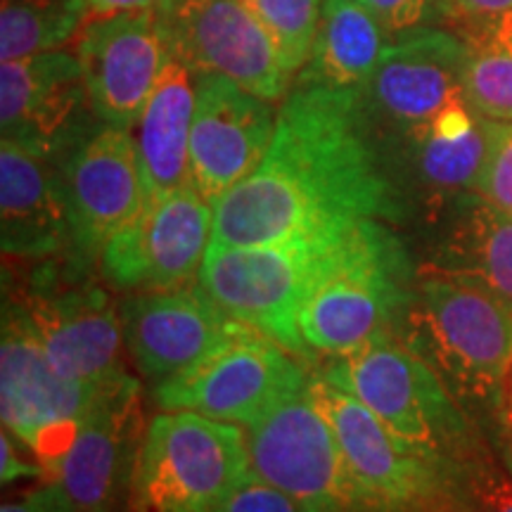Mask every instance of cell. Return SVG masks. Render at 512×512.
<instances>
[{"mask_svg": "<svg viewBox=\"0 0 512 512\" xmlns=\"http://www.w3.org/2000/svg\"><path fill=\"white\" fill-rule=\"evenodd\" d=\"M358 88L294 86L271 150L214 204L211 245L259 247L401 216L392 157Z\"/></svg>", "mask_w": 512, "mask_h": 512, "instance_id": "6da1fadb", "label": "cell"}, {"mask_svg": "<svg viewBox=\"0 0 512 512\" xmlns=\"http://www.w3.org/2000/svg\"><path fill=\"white\" fill-rule=\"evenodd\" d=\"M413 275L408 249L387 221L358 223L299 313L306 349L337 358L403 337L418 285Z\"/></svg>", "mask_w": 512, "mask_h": 512, "instance_id": "7a4b0ae2", "label": "cell"}, {"mask_svg": "<svg viewBox=\"0 0 512 512\" xmlns=\"http://www.w3.org/2000/svg\"><path fill=\"white\" fill-rule=\"evenodd\" d=\"M320 375L361 401L403 446L475 479L486 472L475 430L456 396L401 337L332 358Z\"/></svg>", "mask_w": 512, "mask_h": 512, "instance_id": "3957f363", "label": "cell"}, {"mask_svg": "<svg viewBox=\"0 0 512 512\" xmlns=\"http://www.w3.org/2000/svg\"><path fill=\"white\" fill-rule=\"evenodd\" d=\"M403 342L437 370L458 401L505 403L512 375V306L465 278L427 271L415 285Z\"/></svg>", "mask_w": 512, "mask_h": 512, "instance_id": "277c9868", "label": "cell"}, {"mask_svg": "<svg viewBox=\"0 0 512 512\" xmlns=\"http://www.w3.org/2000/svg\"><path fill=\"white\" fill-rule=\"evenodd\" d=\"M311 392L337 434L363 512H477L475 477L403 446L320 373L311 375Z\"/></svg>", "mask_w": 512, "mask_h": 512, "instance_id": "5b68a950", "label": "cell"}, {"mask_svg": "<svg viewBox=\"0 0 512 512\" xmlns=\"http://www.w3.org/2000/svg\"><path fill=\"white\" fill-rule=\"evenodd\" d=\"M349 230L278 245H209L197 285L228 316L259 330L292 356L306 358L311 351L299 330V313Z\"/></svg>", "mask_w": 512, "mask_h": 512, "instance_id": "8992f818", "label": "cell"}, {"mask_svg": "<svg viewBox=\"0 0 512 512\" xmlns=\"http://www.w3.org/2000/svg\"><path fill=\"white\" fill-rule=\"evenodd\" d=\"M252 472L240 427L195 411L159 413L140 446L128 512H214Z\"/></svg>", "mask_w": 512, "mask_h": 512, "instance_id": "52a82bcc", "label": "cell"}, {"mask_svg": "<svg viewBox=\"0 0 512 512\" xmlns=\"http://www.w3.org/2000/svg\"><path fill=\"white\" fill-rule=\"evenodd\" d=\"M110 382H74L62 377L50 366L41 342L22 316L5 306L0 342L3 425L34 453L46 470V479L55 477L83 418L93 411Z\"/></svg>", "mask_w": 512, "mask_h": 512, "instance_id": "ba28073f", "label": "cell"}, {"mask_svg": "<svg viewBox=\"0 0 512 512\" xmlns=\"http://www.w3.org/2000/svg\"><path fill=\"white\" fill-rule=\"evenodd\" d=\"M252 470L304 512H363L311 377L247 427Z\"/></svg>", "mask_w": 512, "mask_h": 512, "instance_id": "9c48e42d", "label": "cell"}, {"mask_svg": "<svg viewBox=\"0 0 512 512\" xmlns=\"http://www.w3.org/2000/svg\"><path fill=\"white\" fill-rule=\"evenodd\" d=\"M60 266L36 268L24 292H5V306L22 316L50 366L74 382H107L121 368L124 328L110 294L98 285L60 278Z\"/></svg>", "mask_w": 512, "mask_h": 512, "instance_id": "30bf717a", "label": "cell"}, {"mask_svg": "<svg viewBox=\"0 0 512 512\" xmlns=\"http://www.w3.org/2000/svg\"><path fill=\"white\" fill-rule=\"evenodd\" d=\"M306 382L309 375L290 351L247 325L207 361L155 384L152 396L162 411H195L249 427Z\"/></svg>", "mask_w": 512, "mask_h": 512, "instance_id": "8fae6325", "label": "cell"}, {"mask_svg": "<svg viewBox=\"0 0 512 512\" xmlns=\"http://www.w3.org/2000/svg\"><path fill=\"white\" fill-rule=\"evenodd\" d=\"M57 181L72 230V249L79 256L102 252L150 202L138 140L131 131L102 121L88 126L62 152Z\"/></svg>", "mask_w": 512, "mask_h": 512, "instance_id": "7c38bea8", "label": "cell"}, {"mask_svg": "<svg viewBox=\"0 0 512 512\" xmlns=\"http://www.w3.org/2000/svg\"><path fill=\"white\" fill-rule=\"evenodd\" d=\"M171 53L192 74H219L268 102L283 100L287 74L249 0H169L162 5Z\"/></svg>", "mask_w": 512, "mask_h": 512, "instance_id": "4fadbf2b", "label": "cell"}, {"mask_svg": "<svg viewBox=\"0 0 512 512\" xmlns=\"http://www.w3.org/2000/svg\"><path fill=\"white\" fill-rule=\"evenodd\" d=\"M214 233V207L192 183L119 230L100 252L102 275L119 290L157 292L190 285L200 275Z\"/></svg>", "mask_w": 512, "mask_h": 512, "instance_id": "5bb4252c", "label": "cell"}, {"mask_svg": "<svg viewBox=\"0 0 512 512\" xmlns=\"http://www.w3.org/2000/svg\"><path fill=\"white\" fill-rule=\"evenodd\" d=\"M95 119L131 131L171 57L162 10L88 17L76 41Z\"/></svg>", "mask_w": 512, "mask_h": 512, "instance_id": "9a60e30c", "label": "cell"}, {"mask_svg": "<svg viewBox=\"0 0 512 512\" xmlns=\"http://www.w3.org/2000/svg\"><path fill=\"white\" fill-rule=\"evenodd\" d=\"M145 432L143 389L126 373L107 384L48 482H57L74 512H128Z\"/></svg>", "mask_w": 512, "mask_h": 512, "instance_id": "2e32d148", "label": "cell"}, {"mask_svg": "<svg viewBox=\"0 0 512 512\" xmlns=\"http://www.w3.org/2000/svg\"><path fill=\"white\" fill-rule=\"evenodd\" d=\"M119 313L128 354L155 384L207 361L247 328L200 285L136 292Z\"/></svg>", "mask_w": 512, "mask_h": 512, "instance_id": "e0dca14e", "label": "cell"}, {"mask_svg": "<svg viewBox=\"0 0 512 512\" xmlns=\"http://www.w3.org/2000/svg\"><path fill=\"white\" fill-rule=\"evenodd\" d=\"M467 41L441 29L415 27L389 38L375 74L361 91L377 128L411 131L465 98Z\"/></svg>", "mask_w": 512, "mask_h": 512, "instance_id": "ac0fdd59", "label": "cell"}, {"mask_svg": "<svg viewBox=\"0 0 512 512\" xmlns=\"http://www.w3.org/2000/svg\"><path fill=\"white\" fill-rule=\"evenodd\" d=\"M271 102L219 74L197 76L190 183L211 207L264 162L275 136Z\"/></svg>", "mask_w": 512, "mask_h": 512, "instance_id": "d6986e66", "label": "cell"}, {"mask_svg": "<svg viewBox=\"0 0 512 512\" xmlns=\"http://www.w3.org/2000/svg\"><path fill=\"white\" fill-rule=\"evenodd\" d=\"M86 81L76 55L53 50L0 67V126L41 157H60L86 131Z\"/></svg>", "mask_w": 512, "mask_h": 512, "instance_id": "ffe728a7", "label": "cell"}, {"mask_svg": "<svg viewBox=\"0 0 512 512\" xmlns=\"http://www.w3.org/2000/svg\"><path fill=\"white\" fill-rule=\"evenodd\" d=\"M0 226L5 259L41 261L72 245L57 174L46 157L10 138L0 143Z\"/></svg>", "mask_w": 512, "mask_h": 512, "instance_id": "44dd1931", "label": "cell"}, {"mask_svg": "<svg viewBox=\"0 0 512 512\" xmlns=\"http://www.w3.org/2000/svg\"><path fill=\"white\" fill-rule=\"evenodd\" d=\"M430 273L486 287L512 306V214L479 192L448 200V219Z\"/></svg>", "mask_w": 512, "mask_h": 512, "instance_id": "7402d4cb", "label": "cell"}, {"mask_svg": "<svg viewBox=\"0 0 512 512\" xmlns=\"http://www.w3.org/2000/svg\"><path fill=\"white\" fill-rule=\"evenodd\" d=\"M399 136V157L408 164L415 181L432 195L456 197L477 192L486 145V121L460 98L446 105L427 124Z\"/></svg>", "mask_w": 512, "mask_h": 512, "instance_id": "603a6c76", "label": "cell"}, {"mask_svg": "<svg viewBox=\"0 0 512 512\" xmlns=\"http://www.w3.org/2000/svg\"><path fill=\"white\" fill-rule=\"evenodd\" d=\"M195 100L197 76L171 53L138 121V152L150 202L162 200L169 192L190 183Z\"/></svg>", "mask_w": 512, "mask_h": 512, "instance_id": "cb8c5ba5", "label": "cell"}, {"mask_svg": "<svg viewBox=\"0 0 512 512\" xmlns=\"http://www.w3.org/2000/svg\"><path fill=\"white\" fill-rule=\"evenodd\" d=\"M392 36L358 0H323L316 41L297 86L363 88Z\"/></svg>", "mask_w": 512, "mask_h": 512, "instance_id": "d4e9b609", "label": "cell"}, {"mask_svg": "<svg viewBox=\"0 0 512 512\" xmlns=\"http://www.w3.org/2000/svg\"><path fill=\"white\" fill-rule=\"evenodd\" d=\"M83 0H3L0 57L24 60L67 46L86 24Z\"/></svg>", "mask_w": 512, "mask_h": 512, "instance_id": "484cf974", "label": "cell"}, {"mask_svg": "<svg viewBox=\"0 0 512 512\" xmlns=\"http://www.w3.org/2000/svg\"><path fill=\"white\" fill-rule=\"evenodd\" d=\"M254 15L273 38L287 74H299L309 62L323 0H249Z\"/></svg>", "mask_w": 512, "mask_h": 512, "instance_id": "4316f807", "label": "cell"}, {"mask_svg": "<svg viewBox=\"0 0 512 512\" xmlns=\"http://www.w3.org/2000/svg\"><path fill=\"white\" fill-rule=\"evenodd\" d=\"M463 93L479 117L512 121V55L489 43L467 41Z\"/></svg>", "mask_w": 512, "mask_h": 512, "instance_id": "83f0119b", "label": "cell"}, {"mask_svg": "<svg viewBox=\"0 0 512 512\" xmlns=\"http://www.w3.org/2000/svg\"><path fill=\"white\" fill-rule=\"evenodd\" d=\"M484 121L489 145L477 192L484 200L512 214V121Z\"/></svg>", "mask_w": 512, "mask_h": 512, "instance_id": "f1b7e54d", "label": "cell"}, {"mask_svg": "<svg viewBox=\"0 0 512 512\" xmlns=\"http://www.w3.org/2000/svg\"><path fill=\"white\" fill-rule=\"evenodd\" d=\"M214 512H304L290 496L252 472Z\"/></svg>", "mask_w": 512, "mask_h": 512, "instance_id": "f546056e", "label": "cell"}, {"mask_svg": "<svg viewBox=\"0 0 512 512\" xmlns=\"http://www.w3.org/2000/svg\"><path fill=\"white\" fill-rule=\"evenodd\" d=\"M368 12H373L377 22L382 24L389 34H401V31L422 27L434 0H358Z\"/></svg>", "mask_w": 512, "mask_h": 512, "instance_id": "4dcf8cb0", "label": "cell"}, {"mask_svg": "<svg viewBox=\"0 0 512 512\" xmlns=\"http://www.w3.org/2000/svg\"><path fill=\"white\" fill-rule=\"evenodd\" d=\"M15 439V434H8V430H3V434H0V479H3V484H12L17 482V479L46 477L43 465L38 463V460L31 463V460L19 451Z\"/></svg>", "mask_w": 512, "mask_h": 512, "instance_id": "1f68e13d", "label": "cell"}, {"mask_svg": "<svg viewBox=\"0 0 512 512\" xmlns=\"http://www.w3.org/2000/svg\"><path fill=\"white\" fill-rule=\"evenodd\" d=\"M0 512H74L57 482H48L19 496L17 501H5Z\"/></svg>", "mask_w": 512, "mask_h": 512, "instance_id": "d6a6232c", "label": "cell"}, {"mask_svg": "<svg viewBox=\"0 0 512 512\" xmlns=\"http://www.w3.org/2000/svg\"><path fill=\"white\" fill-rule=\"evenodd\" d=\"M477 512H512V482L482 472L475 482Z\"/></svg>", "mask_w": 512, "mask_h": 512, "instance_id": "836d02e7", "label": "cell"}, {"mask_svg": "<svg viewBox=\"0 0 512 512\" xmlns=\"http://www.w3.org/2000/svg\"><path fill=\"white\" fill-rule=\"evenodd\" d=\"M477 29L472 34L470 41H482L489 46L501 48L505 53L512 55V10L501 12L494 17H482L477 19Z\"/></svg>", "mask_w": 512, "mask_h": 512, "instance_id": "e575fe53", "label": "cell"}, {"mask_svg": "<svg viewBox=\"0 0 512 512\" xmlns=\"http://www.w3.org/2000/svg\"><path fill=\"white\" fill-rule=\"evenodd\" d=\"M86 3L88 17L117 15V12H133V10H152L162 8L169 0H83Z\"/></svg>", "mask_w": 512, "mask_h": 512, "instance_id": "d590c367", "label": "cell"}, {"mask_svg": "<svg viewBox=\"0 0 512 512\" xmlns=\"http://www.w3.org/2000/svg\"><path fill=\"white\" fill-rule=\"evenodd\" d=\"M451 3L456 5L460 15H467L472 19L494 17L512 10V0H451Z\"/></svg>", "mask_w": 512, "mask_h": 512, "instance_id": "8d00e7d4", "label": "cell"}, {"mask_svg": "<svg viewBox=\"0 0 512 512\" xmlns=\"http://www.w3.org/2000/svg\"><path fill=\"white\" fill-rule=\"evenodd\" d=\"M505 425H508L510 458H512V375H510V384H508V394H505Z\"/></svg>", "mask_w": 512, "mask_h": 512, "instance_id": "74e56055", "label": "cell"}]
</instances>
